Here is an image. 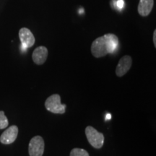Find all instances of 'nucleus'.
<instances>
[{
  "mask_svg": "<svg viewBox=\"0 0 156 156\" xmlns=\"http://www.w3.org/2000/svg\"><path fill=\"white\" fill-rule=\"evenodd\" d=\"M119 39L116 35L107 34L98 37L91 45V52L95 58H101L113 54L118 48Z\"/></svg>",
  "mask_w": 156,
  "mask_h": 156,
  "instance_id": "nucleus-1",
  "label": "nucleus"
},
{
  "mask_svg": "<svg viewBox=\"0 0 156 156\" xmlns=\"http://www.w3.org/2000/svg\"><path fill=\"white\" fill-rule=\"evenodd\" d=\"M45 107L53 114H63L66 112V105L61 103V97L58 94H53L45 101Z\"/></svg>",
  "mask_w": 156,
  "mask_h": 156,
  "instance_id": "nucleus-2",
  "label": "nucleus"
},
{
  "mask_svg": "<svg viewBox=\"0 0 156 156\" xmlns=\"http://www.w3.org/2000/svg\"><path fill=\"white\" fill-rule=\"evenodd\" d=\"M87 141L95 149H100L103 147L104 142V135L98 132L94 127L88 126L85 128Z\"/></svg>",
  "mask_w": 156,
  "mask_h": 156,
  "instance_id": "nucleus-3",
  "label": "nucleus"
},
{
  "mask_svg": "<svg viewBox=\"0 0 156 156\" xmlns=\"http://www.w3.org/2000/svg\"><path fill=\"white\" fill-rule=\"evenodd\" d=\"M44 140L41 136H35L30 140L28 145L30 156H43L44 153Z\"/></svg>",
  "mask_w": 156,
  "mask_h": 156,
  "instance_id": "nucleus-4",
  "label": "nucleus"
},
{
  "mask_svg": "<svg viewBox=\"0 0 156 156\" xmlns=\"http://www.w3.org/2000/svg\"><path fill=\"white\" fill-rule=\"evenodd\" d=\"M19 38L20 39L23 49L32 47L35 44V41H36L34 34L27 28H23L20 30Z\"/></svg>",
  "mask_w": 156,
  "mask_h": 156,
  "instance_id": "nucleus-5",
  "label": "nucleus"
},
{
  "mask_svg": "<svg viewBox=\"0 0 156 156\" xmlns=\"http://www.w3.org/2000/svg\"><path fill=\"white\" fill-rule=\"evenodd\" d=\"M18 127L16 125L9 126L0 136V142L4 145H9L13 143L17 137Z\"/></svg>",
  "mask_w": 156,
  "mask_h": 156,
  "instance_id": "nucleus-6",
  "label": "nucleus"
},
{
  "mask_svg": "<svg viewBox=\"0 0 156 156\" xmlns=\"http://www.w3.org/2000/svg\"><path fill=\"white\" fill-rule=\"evenodd\" d=\"M132 59L130 56L126 55L121 58L116 69V75L117 77H122L128 73L132 67Z\"/></svg>",
  "mask_w": 156,
  "mask_h": 156,
  "instance_id": "nucleus-7",
  "label": "nucleus"
},
{
  "mask_svg": "<svg viewBox=\"0 0 156 156\" xmlns=\"http://www.w3.org/2000/svg\"><path fill=\"white\" fill-rule=\"evenodd\" d=\"M48 51L47 48L45 46H38L34 51L32 54L33 61L37 65H41L44 64L48 57Z\"/></svg>",
  "mask_w": 156,
  "mask_h": 156,
  "instance_id": "nucleus-8",
  "label": "nucleus"
},
{
  "mask_svg": "<svg viewBox=\"0 0 156 156\" xmlns=\"http://www.w3.org/2000/svg\"><path fill=\"white\" fill-rule=\"evenodd\" d=\"M154 0H140L138 5V12L142 17L150 15L153 8Z\"/></svg>",
  "mask_w": 156,
  "mask_h": 156,
  "instance_id": "nucleus-9",
  "label": "nucleus"
},
{
  "mask_svg": "<svg viewBox=\"0 0 156 156\" xmlns=\"http://www.w3.org/2000/svg\"><path fill=\"white\" fill-rule=\"evenodd\" d=\"M70 156H90L89 153L81 148H73L70 152Z\"/></svg>",
  "mask_w": 156,
  "mask_h": 156,
  "instance_id": "nucleus-10",
  "label": "nucleus"
},
{
  "mask_svg": "<svg viewBox=\"0 0 156 156\" xmlns=\"http://www.w3.org/2000/svg\"><path fill=\"white\" fill-rule=\"evenodd\" d=\"M9 125V122L7 117L5 116L3 111H0V129L7 128Z\"/></svg>",
  "mask_w": 156,
  "mask_h": 156,
  "instance_id": "nucleus-11",
  "label": "nucleus"
},
{
  "mask_svg": "<svg viewBox=\"0 0 156 156\" xmlns=\"http://www.w3.org/2000/svg\"><path fill=\"white\" fill-rule=\"evenodd\" d=\"M115 5L116 6L117 9H122L124 5V0H117L116 4H115Z\"/></svg>",
  "mask_w": 156,
  "mask_h": 156,
  "instance_id": "nucleus-12",
  "label": "nucleus"
},
{
  "mask_svg": "<svg viewBox=\"0 0 156 156\" xmlns=\"http://www.w3.org/2000/svg\"><path fill=\"white\" fill-rule=\"evenodd\" d=\"M153 44H154V46H155V47H156V30H154L153 32Z\"/></svg>",
  "mask_w": 156,
  "mask_h": 156,
  "instance_id": "nucleus-13",
  "label": "nucleus"
}]
</instances>
